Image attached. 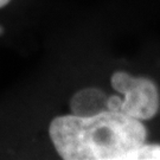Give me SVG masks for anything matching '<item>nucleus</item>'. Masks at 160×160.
<instances>
[{
    "mask_svg": "<svg viewBox=\"0 0 160 160\" xmlns=\"http://www.w3.org/2000/svg\"><path fill=\"white\" fill-rule=\"evenodd\" d=\"M127 160H160V145H141L128 155Z\"/></svg>",
    "mask_w": 160,
    "mask_h": 160,
    "instance_id": "obj_4",
    "label": "nucleus"
},
{
    "mask_svg": "<svg viewBox=\"0 0 160 160\" xmlns=\"http://www.w3.org/2000/svg\"><path fill=\"white\" fill-rule=\"evenodd\" d=\"M108 97L102 92L97 90L95 88L86 89L78 92L71 101V108L76 115H88L97 114L103 110H108L107 108Z\"/></svg>",
    "mask_w": 160,
    "mask_h": 160,
    "instance_id": "obj_3",
    "label": "nucleus"
},
{
    "mask_svg": "<svg viewBox=\"0 0 160 160\" xmlns=\"http://www.w3.org/2000/svg\"><path fill=\"white\" fill-rule=\"evenodd\" d=\"M49 134L64 160H127L145 143L147 131L140 120L114 112L63 115L51 121Z\"/></svg>",
    "mask_w": 160,
    "mask_h": 160,
    "instance_id": "obj_1",
    "label": "nucleus"
},
{
    "mask_svg": "<svg viewBox=\"0 0 160 160\" xmlns=\"http://www.w3.org/2000/svg\"><path fill=\"white\" fill-rule=\"evenodd\" d=\"M112 87L123 95L108 97V110L120 112L138 120L154 118L160 106V97L155 83L145 77H133L125 71H116L110 78Z\"/></svg>",
    "mask_w": 160,
    "mask_h": 160,
    "instance_id": "obj_2",
    "label": "nucleus"
}]
</instances>
